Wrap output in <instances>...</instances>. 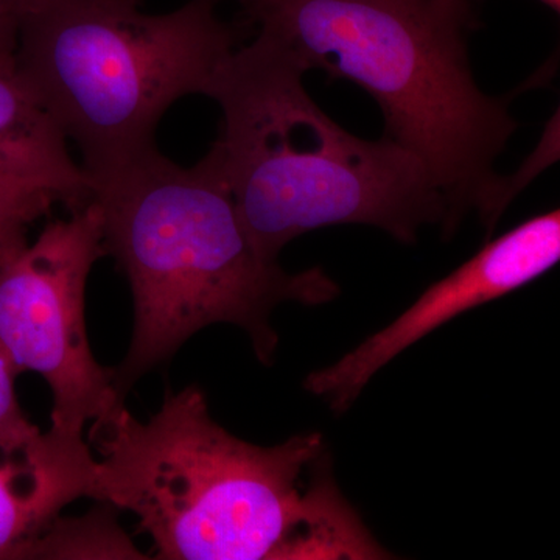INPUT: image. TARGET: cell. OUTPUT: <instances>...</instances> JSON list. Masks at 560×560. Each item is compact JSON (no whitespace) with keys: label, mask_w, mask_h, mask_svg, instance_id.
<instances>
[{"label":"cell","mask_w":560,"mask_h":560,"mask_svg":"<svg viewBox=\"0 0 560 560\" xmlns=\"http://www.w3.org/2000/svg\"><path fill=\"white\" fill-rule=\"evenodd\" d=\"M91 499L138 517L162 560L378 559L383 550L316 467L323 434L272 447L212 419L198 386L173 393L147 422L121 404L94 420ZM320 464V463H319ZM318 464V466H319Z\"/></svg>","instance_id":"6da1fadb"},{"label":"cell","mask_w":560,"mask_h":560,"mask_svg":"<svg viewBox=\"0 0 560 560\" xmlns=\"http://www.w3.org/2000/svg\"><path fill=\"white\" fill-rule=\"evenodd\" d=\"M305 68L352 81L381 106L383 138L410 151L447 202L448 232L477 210L493 230L517 180L495 161L517 130L510 102L471 73V0H238Z\"/></svg>","instance_id":"7a4b0ae2"},{"label":"cell","mask_w":560,"mask_h":560,"mask_svg":"<svg viewBox=\"0 0 560 560\" xmlns=\"http://www.w3.org/2000/svg\"><path fill=\"white\" fill-rule=\"evenodd\" d=\"M307 70L259 31L205 90L223 110L208 154L260 256L278 261L294 238L335 224H368L405 245L425 226L448 232L447 202L425 165L393 140L357 138L331 120L305 91Z\"/></svg>","instance_id":"3957f363"},{"label":"cell","mask_w":560,"mask_h":560,"mask_svg":"<svg viewBox=\"0 0 560 560\" xmlns=\"http://www.w3.org/2000/svg\"><path fill=\"white\" fill-rule=\"evenodd\" d=\"M92 200L106 256L127 276L135 304L130 349L113 368L120 399L213 324L241 327L257 359L271 364L279 345L272 311L283 302L315 307L340 294L323 268L291 275L260 256L209 154L187 168L154 151L92 184Z\"/></svg>","instance_id":"277c9868"},{"label":"cell","mask_w":560,"mask_h":560,"mask_svg":"<svg viewBox=\"0 0 560 560\" xmlns=\"http://www.w3.org/2000/svg\"><path fill=\"white\" fill-rule=\"evenodd\" d=\"M237 33L209 0L164 14L139 0H32L16 50L25 86L66 139L92 184L158 151L165 110L205 94Z\"/></svg>","instance_id":"5b68a950"},{"label":"cell","mask_w":560,"mask_h":560,"mask_svg":"<svg viewBox=\"0 0 560 560\" xmlns=\"http://www.w3.org/2000/svg\"><path fill=\"white\" fill-rule=\"evenodd\" d=\"M102 256L92 198L0 256V352L18 374L36 372L49 383L50 430L61 436L83 438L88 423L125 404L113 368L92 353L84 318L88 278Z\"/></svg>","instance_id":"8992f818"},{"label":"cell","mask_w":560,"mask_h":560,"mask_svg":"<svg viewBox=\"0 0 560 560\" xmlns=\"http://www.w3.org/2000/svg\"><path fill=\"white\" fill-rule=\"evenodd\" d=\"M560 260L558 209L523 221L423 291L393 323L330 366L313 371L304 388L342 415L390 361L434 330L552 270Z\"/></svg>","instance_id":"52a82bcc"},{"label":"cell","mask_w":560,"mask_h":560,"mask_svg":"<svg viewBox=\"0 0 560 560\" xmlns=\"http://www.w3.org/2000/svg\"><path fill=\"white\" fill-rule=\"evenodd\" d=\"M94 466L83 438L51 430L21 451L0 447V560L27 559L66 506L91 499Z\"/></svg>","instance_id":"ba28073f"},{"label":"cell","mask_w":560,"mask_h":560,"mask_svg":"<svg viewBox=\"0 0 560 560\" xmlns=\"http://www.w3.org/2000/svg\"><path fill=\"white\" fill-rule=\"evenodd\" d=\"M0 168L49 183L80 208L92 198L90 179L70 156L68 139L18 69L7 66H0Z\"/></svg>","instance_id":"9c48e42d"},{"label":"cell","mask_w":560,"mask_h":560,"mask_svg":"<svg viewBox=\"0 0 560 560\" xmlns=\"http://www.w3.org/2000/svg\"><path fill=\"white\" fill-rule=\"evenodd\" d=\"M27 559H149L120 528L109 504L79 518H57L33 541Z\"/></svg>","instance_id":"30bf717a"},{"label":"cell","mask_w":560,"mask_h":560,"mask_svg":"<svg viewBox=\"0 0 560 560\" xmlns=\"http://www.w3.org/2000/svg\"><path fill=\"white\" fill-rule=\"evenodd\" d=\"M57 205L79 209L66 191L44 180L0 168V256L27 242L33 223Z\"/></svg>","instance_id":"8fae6325"},{"label":"cell","mask_w":560,"mask_h":560,"mask_svg":"<svg viewBox=\"0 0 560 560\" xmlns=\"http://www.w3.org/2000/svg\"><path fill=\"white\" fill-rule=\"evenodd\" d=\"M18 375L0 352V447L9 451L28 447L43 433L22 411L14 386Z\"/></svg>","instance_id":"7c38bea8"},{"label":"cell","mask_w":560,"mask_h":560,"mask_svg":"<svg viewBox=\"0 0 560 560\" xmlns=\"http://www.w3.org/2000/svg\"><path fill=\"white\" fill-rule=\"evenodd\" d=\"M32 0H0V66L16 68V50Z\"/></svg>","instance_id":"4fadbf2b"},{"label":"cell","mask_w":560,"mask_h":560,"mask_svg":"<svg viewBox=\"0 0 560 560\" xmlns=\"http://www.w3.org/2000/svg\"><path fill=\"white\" fill-rule=\"evenodd\" d=\"M539 2L545 3V5L550 7L551 10H555L556 13H559L560 0H539Z\"/></svg>","instance_id":"5bb4252c"},{"label":"cell","mask_w":560,"mask_h":560,"mask_svg":"<svg viewBox=\"0 0 560 560\" xmlns=\"http://www.w3.org/2000/svg\"><path fill=\"white\" fill-rule=\"evenodd\" d=\"M209 2H212L213 5H217V3L221 2V0H209Z\"/></svg>","instance_id":"9a60e30c"},{"label":"cell","mask_w":560,"mask_h":560,"mask_svg":"<svg viewBox=\"0 0 560 560\" xmlns=\"http://www.w3.org/2000/svg\"><path fill=\"white\" fill-rule=\"evenodd\" d=\"M471 2H475V0H471Z\"/></svg>","instance_id":"2e32d148"}]
</instances>
